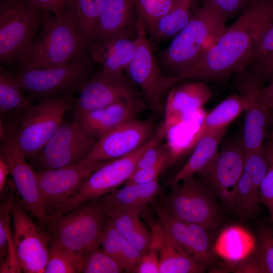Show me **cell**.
Returning <instances> with one entry per match:
<instances>
[{
	"label": "cell",
	"instance_id": "e575fe53",
	"mask_svg": "<svg viewBox=\"0 0 273 273\" xmlns=\"http://www.w3.org/2000/svg\"><path fill=\"white\" fill-rule=\"evenodd\" d=\"M174 0H133L136 16L142 20L147 32L166 14Z\"/></svg>",
	"mask_w": 273,
	"mask_h": 273
},
{
	"label": "cell",
	"instance_id": "f907efd6",
	"mask_svg": "<svg viewBox=\"0 0 273 273\" xmlns=\"http://www.w3.org/2000/svg\"><path fill=\"white\" fill-rule=\"evenodd\" d=\"M272 124H273V123H272ZM272 129V130H273V126H272V129Z\"/></svg>",
	"mask_w": 273,
	"mask_h": 273
},
{
	"label": "cell",
	"instance_id": "7a4b0ae2",
	"mask_svg": "<svg viewBox=\"0 0 273 273\" xmlns=\"http://www.w3.org/2000/svg\"><path fill=\"white\" fill-rule=\"evenodd\" d=\"M226 20L209 0H202L190 22L173 37L164 51V65L172 75L184 80L220 36L225 27Z\"/></svg>",
	"mask_w": 273,
	"mask_h": 273
},
{
	"label": "cell",
	"instance_id": "d4e9b609",
	"mask_svg": "<svg viewBox=\"0 0 273 273\" xmlns=\"http://www.w3.org/2000/svg\"><path fill=\"white\" fill-rule=\"evenodd\" d=\"M162 193L158 181L145 184H129L100 198L104 206L116 205L141 214Z\"/></svg>",
	"mask_w": 273,
	"mask_h": 273
},
{
	"label": "cell",
	"instance_id": "5bb4252c",
	"mask_svg": "<svg viewBox=\"0 0 273 273\" xmlns=\"http://www.w3.org/2000/svg\"><path fill=\"white\" fill-rule=\"evenodd\" d=\"M245 161V152L241 137L223 144L211 162L197 175L219 201L231 209Z\"/></svg>",
	"mask_w": 273,
	"mask_h": 273
},
{
	"label": "cell",
	"instance_id": "7402d4cb",
	"mask_svg": "<svg viewBox=\"0 0 273 273\" xmlns=\"http://www.w3.org/2000/svg\"><path fill=\"white\" fill-rule=\"evenodd\" d=\"M135 35L120 34L95 38L90 44V56L102 71L114 76H125L136 48Z\"/></svg>",
	"mask_w": 273,
	"mask_h": 273
},
{
	"label": "cell",
	"instance_id": "7c38bea8",
	"mask_svg": "<svg viewBox=\"0 0 273 273\" xmlns=\"http://www.w3.org/2000/svg\"><path fill=\"white\" fill-rule=\"evenodd\" d=\"M2 121L5 135L1 140L0 156L8 166L10 174L20 196L22 205L42 225L47 214L42 206L36 171L26 162V158L18 145L16 119Z\"/></svg>",
	"mask_w": 273,
	"mask_h": 273
},
{
	"label": "cell",
	"instance_id": "44dd1931",
	"mask_svg": "<svg viewBox=\"0 0 273 273\" xmlns=\"http://www.w3.org/2000/svg\"><path fill=\"white\" fill-rule=\"evenodd\" d=\"M181 81L169 91L165 100L163 123L168 130L185 122L213 98L212 91L205 83Z\"/></svg>",
	"mask_w": 273,
	"mask_h": 273
},
{
	"label": "cell",
	"instance_id": "4316f807",
	"mask_svg": "<svg viewBox=\"0 0 273 273\" xmlns=\"http://www.w3.org/2000/svg\"><path fill=\"white\" fill-rule=\"evenodd\" d=\"M104 207L117 231L136 249L145 253L150 247L151 233L142 223L139 215L118 206Z\"/></svg>",
	"mask_w": 273,
	"mask_h": 273
},
{
	"label": "cell",
	"instance_id": "7bdbcfd3",
	"mask_svg": "<svg viewBox=\"0 0 273 273\" xmlns=\"http://www.w3.org/2000/svg\"><path fill=\"white\" fill-rule=\"evenodd\" d=\"M226 19L243 11L252 0H209Z\"/></svg>",
	"mask_w": 273,
	"mask_h": 273
},
{
	"label": "cell",
	"instance_id": "8992f818",
	"mask_svg": "<svg viewBox=\"0 0 273 273\" xmlns=\"http://www.w3.org/2000/svg\"><path fill=\"white\" fill-rule=\"evenodd\" d=\"M71 94L39 100L19 112L16 118V138L26 158L33 161L52 138L63 120L65 114L74 107Z\"/></svg>",
	"mask_w": 273,
	"mask_h": 273
},
{
	"label": "cell",
	"instance_id": "484cf974",
	"mask_svg": "<svg viewBox=\"0 0 273 273\" xmlns=\"http://www.w3.org/2000/svg\"><path fill=\"white\" fill-rule=\"evenodd\" d=\"M228 128L210 131L202 134L194 145L188 161L169 181L168 185L195 176L203 170L217 153L219 145Z\"/></svg>",
	"mask_w": 273,
	"mask_h": 273
},
{
	"label": "cell",
	"instance_id": "e0dca14e",
	"mask_svg": "<svg viewBox=\"0 0 273 273\" xmlns=\"http://www.w3.org/2000/svg\"><path fill=\"white\" fill-rule=\"evenodd\" d=\"M155 132L152 122L129 119L97 140L91 153L82 162L110 161L126 156L146 143Z\"/></svg>",
	"mask_w": 273,
	"mask_h": 273
},
{
	"label": "cell",
	"instance_id": "d6a6232c",
	"mask_svg": "<svg viewBox=\"0 0 273 273\" xmlns=\"http://www.w3.org/2000/svg\"><path fill=\"white\" fill-rule=\"evenodd\" d=\"M24 90L18 84L13 73L0 67L1 118L11 112H19L32 103V99L27 97Z\"/></svg>",
	"mask_w": 273,
	"mask_h": 273
},
{
	"label": "cell",
	"instance_id": "603a6c76",
	"mask_svg": "<svg viewBox=\"0 0 273 273\" xmlns=\"http://www.w3.org/2000/svg\"><path fill=\"white\" fill-rule=\"evenodd\" d=\"M146 108L141 98L121 101L100 108L74 112L75 119L97 140L122 123L133 118Z\"/></svg>",
	"mask_w": 273,
	"mask_h": 273
},
{
	"label": "cell",
	"instance_id": "83f0119b",
	"mask_svg": "<svg viewBox=\"0 0 273 273\" xmlns=\"http://www.w3.org/2000/svg\"><path fill=\"white\" fill-rule=\"evenodd\" d=\"M100 245L127 272H132L143 254L117 231L107 215L102 227Z\"/></svg>",
	"mask_w": 273,
	"mask_h": 273
},
{
	"label": "cell",
	"instance_id": "7dc6e473",
	"mask_svg": "<svg viewBox=\"0 0 273 273\" xmlns=\"http://www.w3.org/2000/svg\"><path fill=\"white\" fill-rule=\"evenodd\" d=\"M10 173L8 166L5 159L0 156V193H2L7 184V176Z\"/></svg>",
	"mask_w": 273,
	"mask_h": 273
},
{
	"label": "cell",
	"instance_id": "74e56055",
	"mask_svg": "<svg viewBox=\"0 0 273 273\" xmlns=\"http://www.w3.org/2000/svg\"><path fill=\"white\" fill-rule=\"evenodd\" d=\"M268 159V168L260 187L261 204L268 209L273 228V130L269 131L264 144Z\"/></svg>",
	"mask_w": 273,
	"mask_h": 273
},
{
	"label": "cell",
	"instance_id": "f35d334b",
	"mask_svg": "<svg viewBox=\"0 0 273 273\" xmlns=\"http://www.w3.org/2000/svg\"><path fill=\"white\" fill-rule=\"evenodd\" d=\"M175 162L170 153L150 166L135 170L125 184H145L158 181L160 175Z\"/></svg>",
	"mask_w": 273,
	"mask_h": 273
},
{
	"label": "cell",
	"instance_id": "d590c367",
	"mask_svg": "<svg viewBox=\"0 0 273 273\" xmlns=\"http://www.w3.org/2000/svg\"><path fill=\"white\" fill-rule=\"evenodd\" d=\"M258 240L254 255L251 258L258 272L273 273V228L263 229Z\"/></svg>",
	"mask_w": 273,
	"mask_h": 273
},
{
	"label": "cell",
	"instance_id": "9a60e30c",
	"mask_svg": "<svg viewBox=\"0 0 273 273\" xmlns=\"http://www.w3.org/2000/svg\"><path fill=\"white\" fill-rule=\"evenodd\" d=\"M21 202L14 201L11 213L13 241L19 265L24 272L42 273L47 264L50 239L26 214Z\"/></svg>",
	"mask_w": 273,
	"mask_h": 273
},
{
	"label": "cell",
	"instance_id": "4fadbf2b",
	"mask_svg": "<svg viewBox=\"0 0 273 273\" xmlns=\"http://www.w3.org/2000/svg\"><path fill=\"white\" fill-rule=\"evenodd\" d=\"M234 85L246 103L242 142L245 153L264 144L273 123V112L263 103L260 95L263 80L253 70L236 73Z\"/></svg>",
	"mask_w": 273,
	"mask_h": 273
},
{
	"label": "cell",
	"instance_id": "ee69618b",
	"mask_svg": "<svg viewBox=\"0 0 273 273\" xmlns=\"http://www.w3.org/2000/svg\"><path fill=\"white\" fill-rule=\"evenodd\" d=\"M35 7L54 16H59L64 11L66 0H28Z\"/></svg>",
	"mask_w": 273,
	"mask_h": 273
},
{
	"label": "cell",
	"instance_id": "9c48e42d",
	"mask_svg": "<svg viewBox=\"0 0 273 273\" xmlns=\"http://www.w3.org/2000/svg\"><path fill=\"white\" fill-rule=\"evenodd\" d=\"M48 13L34 7L28 0L1 1V63L18 61L35 38Z\"/></svg>",
	"mask_w": 273,
	"mask_h": 273
},
{
	"label": "cell",
	"instance_id": "bcb514c9",
	"mask_svg": "<svg viewBox=\"0 0 273 273\" xmlns=\"http://www.w3.org/2000/svg\"><path fill=\"white\" fill-rule=\"evenodd\" d=\"M260 95L264 105L273 111V81L266 86L261 87Z\"/></svg>",
	"mask_w": 273,
	"mask_h": 273
},
{
	"label": "cell",
	"instance_id": "836d02e7",
	"mask_svg": "<svg viewBox=\"0 0 273 273\" xmlns=\"http://www.w3.org/2000/svg\"><path fill=\"white\" fill-rule=\"evenodd\" d=\"M122 266L99 247L87 252L82 261V273H121Z\"/></svg>",
	"mask_w": 273,
	"mask_h": 273
},
{
	"label": "cell",
	"instance_id": "277c9868",
	"mask_svg": "<svg viewBox=\"0 0 273 273\" xmlns=\"http://www.w3.org/2000/svg\"><path fill=\"white\" fill-rule=\"evenodd\" d=\"M100 198L84 202L62 214L47 215L42 226L50 242L56 244L82 265L88 252L100 246L107 216Z\"/></svg>",
	"mask_w": 273,
	"mask_h": 273
},
{
	"label": "cell",
	"instance_id": "3957f363",
	"mask_svg": "<svg viewBox=\"0 0 273 273\" xmlns=\"http://www.w3.org/2000/svg\"><path fill=\"white\" fill-rule=\"evenodd\" d=\"M88 47L65 8L58 16L49 13L37 34L18 60L22 68H50L61 66L85 54Z\"/></svg>",
	"mask_w": 273,
	"mask_h": 273
},
{
	"label": "cell",
	"instance_id": "ffe728a7",
	"mask_svg": "<svg viewBox=\"0 0 273 273\" xmlns=\"http://www.w3.org/2000/svg\"><path fill=\"white\" fill-rule=\"evenodd\" d=\"M151 233L150 246L156 247L159 255V273H200L207 266L180 245L160 222L147 217Z\"/></svg>",
	"mask_w": 273,
	"mask_h": 273
},
{
	"label": "cell",
	"instance_id": "f1b7e54d",
	"mask_svg": "<svg viewBox=\"0 0 273 273\" xmlns=\"http://www.w3.org/2000/svg\"><path fill=\"white\" fill-rule=\"evenodd\" d=\"M197 0H174L169 11L147 32L151 38L161 41L173 37L191 20L198 7Z\"/></svg>",
	"mask_w": 273,
	"mask_h": 273
},
{
	"label": "cell",
	"instance_id": "cb8c5ba5",
	"mask_svg": "<svg viewBox=\"0 0 273 273\" xmlns=\"http://www.w3.org/2000/svg\"><path fill=\"white\" fill-rule=\"evenodd\" d=\"M136 20L133 0H103L94 39L114 34H135L131 31V28H135Z\"/></svg>",
	"mask_w": 273,
	"mask_h": 273
},
{
	"label": "cell",
	"instance_id": "ba28073f",
	"mask_svg": "<svg viewBox=\"0 0 273 273\" xmlns=\"http://www.w3.org/2000/svg\"><path fill=\"white\" fill-rule=\"evenodd\" d=\"M94 61L85 55L50 68H22L13 73L18 84L32 99L39 100L78 92L93 74Z\"/></svg>",
	"mask_w": 273,
	"mask_h": 273
},
{
	"label": "cell",
	"instance_id": "b9f144b4",
	"mask_svg": "<svg viewBox=\"0 0 273 273\" xmlns=\"http://www.w3.org/2000/svg\"><path fill=\"white\" fill-rule=\"evenodd\" d=\"M272 52L273 21L266 27L259 38L254 53L252 63H257Z\"/></svg>",
	"mask_w": 273,
	"mask_h": 273
},
{
	"label": "cell",
	"instance_id": "ac0fdd59",
	"mask_svg": "<svg viewBox=\"0 0 273 273\" xmlns=\"http://www.w3.org/2000/svg\"><path fill=\"white\" fill-rule=\"evenodd\" d=\"M74 112L94 110L115 103L141 98L125 76H114L102 70L93 74L80 87Z\"/></svg>",
	"mask_w": 273,
	"mask_h": 273
},
{
	"label": "cell",
	"instance_id": "60d3db41",
	"mask_svg": "<svg viewBox=\"0 0 273 273\" xmlns=\"http://www.w3.org/2000/svg\"><path fill=\"white\" fill-rule=\"evenodd\" d=\"M159 255L157 248L150 246L143 254L140 260L132 272L159 273Z\"/></svg>",
	"mask_w": 273,
	"mask_h": 273
},
{
	"label": "cell",
	"instance_id": "c3c4849f",
	"mask_svg": "<svg viewBox=\"0 0 273 273\" xmlns=\"http://www.w3.org/2000/svg\"><path fill=\"white\" fill-rule=\"evenodd\" d=\"M270 1L273 4V0H270Z\"/></svg>",
	"mask_w": 273,
	"mask_h": 273
},
{
	"label": "cell",
	"instance_id": "6da1fadb",
	"mask_svg": "<svg viewBox=\"0 0 273 273\" xmlns=\"http://www.w3.org/2000/svg\"><path fill=\"white\" fill-rule=\"evenodd\" d=\"M273 21L270 0H252L239 17L225 27L213 46L184 79L215 81L245 70L252 63L259 38Z\"/></svg>",
	"mask_w": 273,
	"mask_h": 273
},
{
	"label": "cell",
	"instance_id": "2e32d148",
	"mask_svg": "<svg viewBox=\"0 0 273 273\" xmlns=\"http://www.w3.org/2000/svg\"><path fill=\"white\" fill-rule=\"evenodd\" d=\"M107 161L82 162L70 166L36 171L46 214L73 195L87 177Z\"/></svg>",
	"mask_w": 273,
	"mask_h": 273
},
{
	"label": "cell",
	"instance_id": "f546056e",
	"mask_svg": "<svg viewBox=\"0 0 273 273\" xmlns=\"http://www.w3.org/2000/svg\"><path fill=\"white\" fill-rule=\"evenodd\" d=\"M245 108V101L239 94L230 95L205 116L191 141L190 148H193L198 139L205 133L229 127L244 112Z\"/></svg>",
	"mask_w": 273,
	"mask_h": 273
},
{
	"label": "cell",
	"instance_id": "30bf717a",
	"mask_svg": "<svg viewBox=\"0 0 273 273\" xmlns=\"http://www.w3.org/2000/svg\"><path fill=\"white\" fill-rule=\"evenodd\" d=\"M142 20L136 16L133 57L125 72L130 81L142 90L149 107L156 112L164 109L165 96L183 79L176 75H164L151 50Z\"/></svg>",
	"mask_w": 273,
	"mask_h": 273
},
{
	"label": "cell",
	"instance_id": "681fc988",
	"mask_svg": "<svg viewBox=\"0 0 273 273\" xmlns=\"http://www.w3.org/2000/svg\"><path fill=\"white\" fill-rule=\"evenodd\" d=\"M3 1H12V0H3Z\"/></svg>",
	"mask_w": 273,
	"mask_h": 273
},
{
	"label": "cell",
	"instance_id": "5b68a950",
	"mask_svg": "<svg viewBox=\"0 0 273 273\" xmlns=\"http://www.w3.org/2000/svg\"><path fill=\"white\" fill-rule=\"evenodd\" d=\"M170 187V191L162 193L158 200L172 215L209 231L222 223L224 212L219 200L201 178L193 176Z\"/></svg>",
	"mask_w": 273,
	"mask_h": 273
},
{
	"label": "cell",
	"instance_id": "4dcf8cb0",
	"mask_svg": "<svg viewBox=\"0 0 273 273\" xmlns=\"http://www.w3.org/2000/svg\"><path fill=\"white\" fill-rule=\"evenodd\" d=\"M16 190L13 181L9 180L1 193L0 203V263L9 268L19 265L13 238L10 230L11 209Z\"/></svg>",
	"mask_w": 273,
	"mask_h": 273
},
{
	"label": "cell",
	"instance_id": "8fae6325",
	"mask_svg": "<svg viewBox=\"0 0 273 273\" xmlns=\"http://www.w3.org/2000/svg\"><path fill=\"white\" fill-rule=\"evenodd\" d=\"M97 141L80 120L63 121L33 164L39 170L79 164L88 156Z\"/></svg>",
	"mask_w": 273,
	"mask_h": 273
},
{
	"label": "cell",
	"instance_id": "f6af8a7d",
	"mask_svg": "<svg viewBox=\"0 0 273 273\" xmlns=\"http://www.w3.org/2000/svg\"><path fill=\"white\" fill-rule=\"evenodd\" d=\"M262 80L273 76V52L256 63L254 69Z\"/></svg>",
	"mask_w": 273,
	"mask_h": 273
},
{
	"label": "cell",
	"instance_id": "8d00e7d4",
	"mask_svg": "<svg viewBox=\"0 0 273 273\" xmlns=\"http://www.w3.org/2000/svg\"><path fill=\"white\" fill-rule=\"evenodd\" d=\"M81 265L54 243L50 242L44 273L81 272Z\"/></svg>",
	"mask_w": 273,
	"mask_h": 273
},
{
	"label": "cell",
	"instance_id": "52a82bcc",
	"mask_svg": "<svg viewBox=\"0 0 273 273\" xmlns=\"http://www.w3.org/2000/svg\"><path fill=\"white\" fill-rule=\"evenodd\" d=\"M167 133V129L161 124L150 140L140 148L123 157L108 161L87 177L73 195L56 206L49 214L65 213L84 202L100 198L116 190L131 176L138 160L145 151L152 146L162 142Z\"/></svg>",
	"mask_w": 273,
	"mask_h": 273
},
{
	"label": "cell",
	"instance_id": "d6986e66",
	"mask_svg": "<svg viewBox=\"0 0 273 273\" xmlns=\"http://www.w3.org/2000/svg\"><path fill=\"white\" fill-rule=\"evenodd\" d=\"M151 206L157 219L180 245L206 266L213 261L214 248L209 230L175 217L157 198Z\"/></svg>",
	"mask_w": 273,
	"mask_h": 273
},
{
	"label": "cell",
	"instance_id": "ab89813d",
	"mask_svg": "<svg viewBox=\"0 0 273 273\" xmlns=\"http://www.w3.org/2000/svg\"><path fill=\"white\" fill-rule=\"evenodd\" d=\"M170 153L173 155L172 150L168 146L162 142L157 143L148 148L141 155L137 162L135 170L153 165Z\"/></svg>",
	"mask_w": 273,
	"mask_h": 273
},
{
	"label": "cell",
	"instance_id": "1f68e13d",
	"mask_svg": "<svg viewBox=\"0 0 273 273\" xmlns=\"http://www.w3.org/2000/svg\"><path fill=\"white\" fill-rule=\"evenodd\" d=\"M103 0H66L77 29L89 47L94 38Z\"/></svg>",
	"mask_w": 273,
	"mask_h": 273
}]
</instances>
